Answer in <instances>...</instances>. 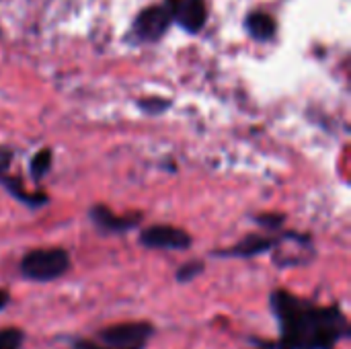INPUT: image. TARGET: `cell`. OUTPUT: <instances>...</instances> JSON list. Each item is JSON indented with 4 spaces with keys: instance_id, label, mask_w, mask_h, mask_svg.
<instances>
[{
    "instance_id": "cell-1",
    "label": "cell",
    "mask_w": 351,
    "mask_h": 349,
    "mask_svg": "<svg viewBox=\"0 0 351 349\" xmlns=\"http://www.w3.org/2000/svg\"><path fill=\"white\" fill-rule=\"evenodd\" d=\"M280 325L278 349H335L350 337V321L335 306H321L288 290H276L269 298Z\"/></svg>"
},
{
    "instance_id": "cell-2",
    "label": "cell",
    "mask_w": 351,
    "mask_h": 349,
    "mask_svg": "<svg viewBox=\"0 0 351 349\" xmlns=\"http://www.w3.org/2000/svg\"><path fill=\"white\" fill-rule=\"evenodd\" d=\"M152 335L154 327L146 321L117 323L97 333L99 344L78 339L74 341V349H144Z\"/></svg>"
},
{
    "instance_id": "cell-3",
    "label": "cell",
    "mask_w": 351,
    "mask_h": 349,
    "mask_svg": "<svg viewBox=\"0 0 351 349\" xmlns=\"http://www.w3.org/2000/svg\"><path fill=\"white\" fill-rule=\"evenodd\" d=\"M19 269L23 278L31 282L47 284V282L62 278L70 269V255L66 249H60V247L33 249L27 255H23Z\"/></svg>"
},
{
    "instance_id": "cell-4",
    "label": "cell",
    "mask_w": 351,
    "mask_h": 349,
    "mask_svg": "<svg viewBox=\"0 0 351 349\" xmlns=\"http://www.w3.org/2000/svg\"><path fill=\"white\" fill-rule=\"evenodd\" d=\"M173 19H171V8L169 2L165 0L162 4H154V6H146L132 23V35L138 41H146V43H154L158 41L171 27Z\"/></svg>"
},
{
    "instance_id": "cell-5",
    "label": "cell",
    "mask_w": 351,
    "mask_h": 349,
    "mask_svg": "<svg viewBox=\"0 0 351 349\" xmlns=\"http://www.w3.org/2000/svg\"><path fill=\"white\" fill-rule=\"evenodd\" d=\"M140 243L148 249L187 251L193 245V239L183 228L171 226V224H154L140 232Z\"/></svg>"
},
{
    "instance_id": "cell-6",
    "label": "cell",
    "mask_w": 351,
    "mask_h": 349,
    "mask_svg": "<svg viewBox=\"0 0 351 349\" xmlns=\"http://www.w3.org/2000/svg\"><path fill=\"white\" fill-rule=\"evenodd\" d=\"M88 218H90V222L103 234H123V232H130V230L138 228V224L142 222V216L140 214L117 216L105 204H95L88 210Z\"/></svg>"
},
{
    "instance_id": "cell-7",
    "label": "cell",
    "mask_w": 351,
    "mask_h": 349,
    "mask_svg": "<svg viewBox=\"0 0 351 349\" xmlns=\"http://www.w3.org/2000/svg\"><path fill=\"white\" fill-rule=\"evenodd\" d=\"M173 23L181 25L187 33H199L208 21L204 0H167Z\"/></svg>"
},
{
    "instance_id": "cell-8",
    "label": "cell",
    "mask_w": 351,
    "mask_h": 349,
    "mask_svg": "<svg viewBox=\"0 0 351 349\" xmlns=\"http://www.w3.org/2000/svg\"><path fill=\"white\" fill-rule=\"evenodd\" d=\"M278 243H280V239H274V237L247 234L237 245H232L228 249L214 251L212 255L214 257H226V259H251V257H259V255H265L269 251H276Z\"/></svg>"
},
{
    "instance_id": "cell-9",
    "label": "cell",
    "mask_w": 351,
    "mask_h": 349,
    "mask_svg": "<svg viewBox=\"0 0 351 349\" xmlns=\"http://www.w3.org/2000/svg\"><path fill=\"white\" fill-rule=\"evenodd\" d=\"M0 185H2L12 197H16L19 202L27 204L29 208H41V206L47 204V195H45V193H29L16 177H10V175L6 173V165H4V163H0Z\"/></svg>"
},
{
    "instance_id": "cell-10",
    "label": "cell",
    "mask_w": 351,
    "mask_h": 349,
    "mask_svg": "<svg viewBox=\"0 0 351 349\" xmlns=\"http://www.w3.org/2000/svg\"><path fill=\"white\" fill-rule=\"evenodd\" d=\"M245 29L255 41H269V39H274V35L278 31L276 19L267 12H261V10H253L247 14Z\"/></svg>"
},
{
    "instance_id": "cell-11",
    "label": "cell",
    "mask_w": 351,
    "mask_h": 349,
    "mask_svg": "<svg viewBox=\"0 0 351 349\" xmlns=\"http://www.w3.org/2000/svg\"><path fill=\"white\" fill-rule=\"evenodd\" d=\"M51 158H53V154H51L49 148L39 150V152L31 158L29 173H31V177H33L35 183H39V181L49 173V169H51Z\"/></svg>"
},
{
    "instance_id": "cell-12",
    "label": "cell",
    "mask_w": 351,
    "mask_h": 349,
    "mask_svg": "<svg viewBox=\"0 0 351 349\" xmlns=\"http://www.w3.org/2000/svg\"><path fill=\"white\" fill-rule=\"evenodd\" d=\"M204 269H206L204 261H189V263H185V265H181V267L177 269L175 278H177L179 284H189V282H193L197 276H202Z\"/></svg>"
},
{
    "instance_id": "cell-13",
    "label": "cell",
    "mask_w": 351,
    "mask_h": 349,
    "mask_svg": "<svg viewBox=\"0 0 351 349\" xmlns=\"http://www.w3.org/2000/svg\"><path fill=\"white\" fill-rule=\"evenodd\" d=\"M25 333L16 327L0 329V349H21Z\"/></svg>"
},
{
    "instance_id": "cell-14",
    "label": "cell",
    "mask_w": 351,
    "mask_h": 349,
    "mask_svg": "<svg viewBox=\"0 0 351 349\" xmlns=\"http://www.w3.org/2000/svg\"><path fill=\"white\" fill-rule=\"evenodd\" d=\"M138 107L144 113H148V115H160V113H165L171 107V101L160 99V97H148V99H140Z\"/></svg>"
},
{
    "instance_id": "cell-15",
    "label": "cell",
    "mask_w": 351,
    "mask_h": 349,
    "mask_svg": "<svg viewBox=\"0 0 351 349\" xmlns=\"http://www.w3.org/2000/svg\"><path fill=\"white\" fill-rule=\"evenodd\" d=\"M255 222H257L261 228H265V230H269V232H276V230H280V228L284 226L286 216H284V214H259V216H255Z\"/></svg>"
},
{
    "instance_id": "cell-16",
    "label": "cell",
    "mask_w": 351,
    "mask_h": 349,
    "mask_svg": "<svg viewBox=\"0 0 351 349\" xmlns=\"http://www.w3.org/2000/svg\"><path fill=\"white\" fill-rule=\"evenodd\" d=\"M8 302H10V298H8V292H6V290H0V311H4Z\"/></svg>"
},
{
    "instance_id": "cell-17",
    "label": "cell",
    "mask_w": 351,
    "mask_h": 349,
    "mask_svg": "<svg viewBox=\"0 0 351 349\" xmlns=\"http://www.w3.org/2000/svg\"><path fill=\"white\" fill-rule=\"evenodd\" d=\"M261 349H276V346H274V344H269V346H263Z\"/></svg>"
}]
</instances>
